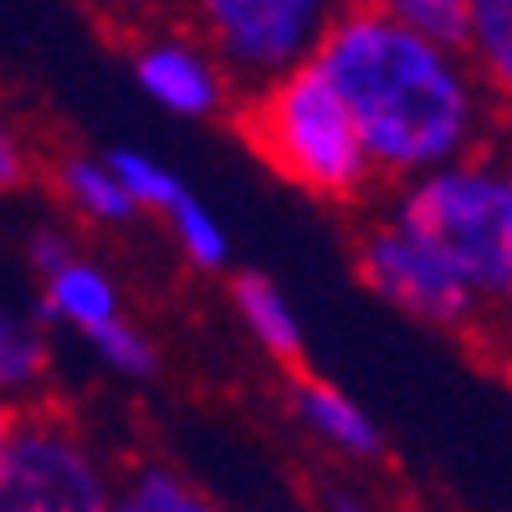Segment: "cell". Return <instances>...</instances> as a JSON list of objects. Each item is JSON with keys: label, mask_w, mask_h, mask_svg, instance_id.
<instances>
[{"label": "cell", "mask_w": 512, "mask_h": 512, "mask_svg": "<svg viewBox=\"0 0 512 512\" xmlns=\"http://www.w3.org/2000/svg\"><path fill=\"white\" fill-rule=\"evenodd\" d=\"M26 169H31V154H26V144H21L16 128H6V134H0V185L16 195V190L26 185Z\"/></svg>", "instance_id": "ffe728a7"}, {"label": "cell", "mask_w": 512, "mask_h": 512, "mask_svg": "<svg viewBox=\"0 0 512 512\" xmlns=\"http://www.w3.org/2000/svg\"><path fill=\"white\" fill-rule=\"evenodd\" d=\"M128 72H134L139 93L159 103L175 118H216L236 98L231 77L221 72L216 52L200 41V31H144L128 47Z\"/></svg>", "instance_id": "52a82bcc"}, {"label": "cell", "mask_w": 512, "mask_h": 512, "mask_svg": "<svg viewBox=\"0 0 512 512\" xmlns=\"http://www.w3.org/2000/svg\"><path fill=\"white\" fill-rule=\"evenodd\" d=\"M395 21H405L415 36L436 41L446 52L472 47V0H384Z\"/></svg>", "instance_id": "e0dca14e"}, {"label": "cell", "mask_w": 512, "mask_h": 512, "mask_svg": "<svg viewBox=\"0 0 512 512\" xmlns=\"http://www.w3.org/2000/svg\"><path fill=\"white\" fill-rule=\"evenodd\" d=\"M384 216L436 246L482 308L512 313V175L492 154L400 185Z\"/></svg>", "instance_id": "3957f363"}, {"label": "cell", "mask_w": 512, "mask_h": 512, "mask_svg": "<svg viewBox=\"0 0 512 512\" xmlns=\"http://www.w3.org/2000/svg\"><path fill=\"white\" fill-rule=\"evenodd\" d=\"M118 379H154L159 374V344L134 323V318H123L113 333H103L98 344H88Z\"/></svg>", "instance_id": "ac0fdd59"}, {"label": "cell", "mask_w": 512, "mask_h": 512, "mask_svg": "<svg viewBox=\"0 0 512 512\" xmlns=\"http://www.w3.org/2000/svg\"><path fill=\"white\" fill-rule=\"evenodd\" d=\"M226 292H231V308H236L241 328L256 338V349L272 364H282L287 374H303L308 338H303V318H297L292 297L267 272H236Z\"/></svg>", "instance_id": "30bf717a"}, {"label": "cell", "mask_w": 512, "mask_h": 512, "mask_svg": "<svg viewBox=\"0 0 512 512\" xmlns=\"http://www.w3.org/2000/svg\"><path fill=\"white\" fill-rule=\"evenodd\" d=\"M52 374V323L41 308H6L0 318V390L6 410L41 405V384Z\"/></svg>", "instance_id": "8fae6325"}, {"label": "cell", "mask_w": 512, "mask_h": 512, "mask_svg": "<svg viewBox=\"0 0 512 512\" xmlns=\"http://www.w3.org/2000/svg\"><path fill=\"white\" fill-rule=\"evenodd\" d=\"M466 62L497 108H512V0H472V47Z\"/></svg>", "instance_id": "5bb4252c"}, {"label": "cell", "mask_w": 512, "mask_h": 512, "mask_svg": "<svg viewBox=\"0 0 512 512\" xmlns=\"http://www.w3.org/2000/svg\"><path fill=\"white\" fill-rule=\"evenodd\" d=\"M108 164H113V175L123 180V190L134 195V205L139 210H159L164 221L190 200L185 180L169 164H159L154 154H144V149H108Z\"/></svg>", "instance_id": "9a60e30c"}, {"label": "cell", "mask_w": 512, "mask_h": 512, "mask_svg": "<svg viewBox=\"0 0 512 512\" xmlns=\"http://www.w3.org/2000/svg\"><path fill=\"white\" fill-rule=\"evenodd\" d=\"M82 256V246L72 241V231H62V226H36L31 236H26V267L47 282V277H57L67 262H77Z\"/></svg>", "instance_id": "d6986e66"}, {"label": "cell", "mask_w": 512, "mask_h": 512, "mask_svg": "<svg viewBox=\"0 0 512 512\" xmlns=\"http://www.w3.org/2000/svg\"><path fill=\"white\" fill-rule=\"evenodd\" d=\"M36 308L47 313L52 328H67L77 338H88V344H98L103 333H113L128 318L118 277L103 262H93V256H77V262H67L57 277L41 282Z\"/></svg>", "instance_id": "9c48e42d"}, {"label": "cell", "mask_w": 512, "mask_h": 512, "mask_svg": "<svg viewBox=\"0 0 512 512\" xmlns=\"http://www.w3.org/2000/svg\"><path fill=\"white\" fill-rule=\"evenodd\" d=\"M113 472L77 420L31 405L6 410L0 431V512H108Z\"/></svg>", "instance_id": "277c9868"}, {"label": "cell", "mask_w": 512, "mask_h": 512, "mask_svg": "<svg viewBox=\"0 0 512 512\" xmlns=\"http://www.w3.org/2000/svg\"><path fill=\"white\" fill-rule=\"evenodd\" d=\"M313 67L349 108L384 185H410L497 139L492 98L466 52L415 36L390 6H338Z\"/></svg>", "instance_id": "6da1fadb"}, {"label": "cell", "mask_w": 512, "mask_h": 512, "mask_svg": "<svg viewBox=\"0 0 512 512\" xmlns=\"http://www.w3.org/2000/svg\"><path fill=\"white\" fill-rule=\"evenodd\" d=\"M108 512H221V507L205 487H195L180 466L144 456V461L118 472Z\"/></svg>", "instance_id": "4fadbf2b"}, {"label": "cell", "mask_w": 512, "mask_h": 512, "mask_svg": "<svg viewBox=\"0 0 512 512\" xmlns=\"http://www.w3.org/2000/svg\"><path fill=\"white\" fill-rule=\"evenodd\" d=\"M287 410L333 456H344V461H379L384 456V431L374 425V415L354 395L338 390L333 379H318L308 369L292 374L287 379Z\"/></svg>", "instance_id": "ba28073f"}, {"label": "cell", "mask_w": 512, "mask_h": 512, "mask_svg": "<svg viewBox=\"0 0 512 512\" xmlns=\"http://www.w3.org/2000/svg\"><path fill=\"white\" fill-rule=\"evenodd\" d=\"M169 236H175L180 256L195 272H226L231 267V236H226V226L216 221V210H210L205 200L190 195L175 216H169Z\"/></svg>", "instance_id": "2e32d148"}, {"label": "cell", "mask_w": 512, "mask_h": 512, "mask_svg": "<svg viewBox=\"0 0 512 512\" xmlns=\"http://www.w3.org/2000/svg\"><path fill=\"white\" fill-rule=\"evenodd\" d=\"M236 134L262 159L277 180L328 205H359L384 180L359 139L349 108L338 103L328 77L318 67H303L282 77L277 88L251 93L236 103Z\"/></svg>", "instance_id": "7a4b0ae2"}, {"label": "cell", "mask_w": 512, "mask_h": 512, "mask_svg": "<svg viewBox=\"0 0 512 512\" xmlns=\"http://www.w3.org/2000/svg\"><path fill=\"white\" fill-rule=\"evenodd\" d=\"M354 272L379 303H390L405 318L441 333H466L487 313L482 297L461 282V272L446 256L436 246H425L420 236H410L405 226H395L390 216H379L359 231Z\"/></svg>", "instance_id": "8992f818"}, {"label": "cell", "mask_w": 512, "mask_h": 512, "mask_svg": "<svg viewBox=\"0 0 512 512\" xmlns=\"http://www.w3.org/2000/svg\"><path fill=\"white\" fill-rule=\"evenodd\" d=\"M52 190L72 216L93 221V226H128L144 210L134 205V195L123 190V180L113 175L108 154H57L52 159Z\"/></svg>", "instance_id": "7c38bea8"}, {"label": "cell", "mask_w": 512, "mask_h": 512, "mask_svg": "<svg viewBox=\"0 0 512 512\" xmlns=\"http://www.w3.org/2000/svg\"><path fill=\"white\" fill-rule=\"evenodd\" d=\"M502 169H507V175H512V118H502L497 123V139H492V149H487Z\"/></svg>", "instance_id": "7402d4cb"}, {"label": "cell", "mask_w": 512, "mask_h": 512, "mask_svg": "<svg viewBox=\"0 0 512 512\" xmlns=\"http://www.w3.org/2000/svg\"><path fill=\"white\" fill-rule=\"evenodd\" d=\"M328 26L333 11L318 0H205L195 11V31L216 52L236 98L267 93L282 77L313 67Z\"/></svg>", "instance_id": "5b68a950"}, {"label": "cell", "mask_w": 512, "mask_h": 512, "mask_svg": "<svg viewBox=\"0 0 512 512\" xmlns=\"http://www.w3.org/2000/svg\"><path fill=\"white\" fill-rule=\"evenodd\" d=\"M323 507H328V512H379L364 492H349V487H333V492H323Z\"/></svg>", "instance_id": "44dd1931"}]
</instances>
